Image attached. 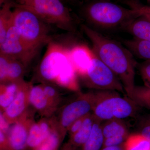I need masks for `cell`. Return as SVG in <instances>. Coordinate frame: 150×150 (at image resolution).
Segmentation results:
<instances>
[{
  "label": "cell",
  "mask_w": 150,
  "mask_h": 150,
  "mask_svg": "<svg viewBox=\"0 0 150 150\" xmlns=\"http://www.w3.org/2000/svg\"><path fill=\"white\" fill-rule=\"evenodd\" d=\"M81 79L86 87L94 90L125 91L118 76L95 54L86 74Z\"/></svg>",
  "instance_id": "cell-8"
},
{
  "label": "cell",
  "mask_w": 150,
  "mask_h": 150,
  "mask_svg": "<svg viewBox=\"0 0 150 150\" xmlns=\"http://www.w3.org/2000/svg\"><path fill=\"white\" fill-rule=\"evenodd\" d=\"M14 8L12 25L16 28L26 42L39 49L43 44L52 41L47 23L28 10L18 7Z\"/></svg>",
  "instance_id": "cell-6"
},
{
  "label": "cell",
  "mask_w": 150,
  "mask_h": 150,
  "mask_svg": "<svg viewBox=\"0 0 150 150\" xmlns=\"http://www.w3.org/2000/svg\"><path fill=\"white\" fill-rule=\"evenodd\" d=\"M124 150H150V140L139 133L129 135L123 144Z\"/></svg>",
  "instance_id": "cell-25"
},
{
  "label": "cell",
  "mask_w": 150,
  "mask_h": 150,
  "mask_svg": "<svg viewBox=\"0 0 150 150\" xmlns=\"http://www.w3.org/2000/svg\"><path fill=\"white\" fill-rule=\"evenodd\" d=\"M12 8L11 2L2 4L0 10V44L4 42L8 29L12 25Z\"/></svg>",
  "instance_id": "cell-22"
},
{
  "label": "cell",
  "mask_w": 150,
  "mask_h": 150,
  "mask_svg": "<svg viewBox=\"0 0 150 150\" xmlns=\"http://www.w3.org/2000/svg\"><path fill=\"white\" fill-rule=\"evenodd\" d=\"M137 123L138 133L150 140V113L138 117Z\"/></svg>",
  "instance_id": "cell-27"
},
{
  "label": "cell",
  "mask_w": 150,
  "mask_h": 150,
  "mask_svg": "<svg viewBox=\"0 0 150 150\" xmlns=\"http://www.w3.org/2000/svg\"><path fill=\"white\" fill-rule=\"evenodd\" d=\"M122 42L134 56L145 61H150V41L134 38L131 39L123 40Z\"/></svg>",
  "instance_id": "cell-18"
},
{
  "label": "cell",
  "mask_w": 150,
  "mask_h": 150,
  "mask_svg": "<svg viewBox=\"0 0 150 150\" xmlns=\"http://www.w3.org/2000/svg\"><path fill=\"white\" fill-rule=\"evenodd\" d=\"M138 67L145 85L150 87V61H145Z\"/></svg>",
  "instance_id": "cell-29"
},
{
  "label": "cell",
  "mask_w": 150,
  "mask_h": 150,
  "mask_svg": "<svg viewBox=\"0 0 150 150\" xmlns=\"http://www.w3.org/2000/svg\"><path fill=\"white\" fill-rule=\"evenodd\" d=\"M123 144L120 146H115L105 147L102 148L100 150H124Z\"/></svg>",
  "instance_id": "cell-34"
},
{
  "label": "cell",
  "mask_w": 150,
  "mask_h": 150,
  "mask_svg": "<svg viewBox=\"0 0 150 150\" xmlns=\"http://www.w3.org/2000/svg\"><path fill=\"white\" fill-rule=\"evenodd\" d=\"M13 1V0H1V5L6 2H11Z\"/></svg>",
  "instance_id": "cell-35"
},
{
  "label": "cell",
  "mask_w": 150,
  "mask_h": 150,
  "mask_svg": "<svg viewBox=\"0 0 150 150\" xmlns=\"http://www.w3.org/2000/svg\"><path fill=\"white\" fill-rule=\"evenodd\" d=\"M54 115L49 118L42 117L35 121L30 129L28 147L29 150H34L48 137L56 125Z\"/></svg>",
  "instance_id": "cell-12"
},
{
  "label": "cell",
  "mask_w": 150,
  "mask_h": 150,
  "mask_svg": "<svg viewBox=\"0 0 150 150\" xmlns=\"http://www.w3.org/2000/svg\"><path fill=\"white\" fill-rule=\"evenodd\" d=\"M122 119H113L102 123V130L104 139L118 136H129V129Z\"/></svg>",
  "instance_id": "cell-19"
},
{
  "label": "cell",
  "mask_w": 150,
  "mask_h": 150,
  "mask_svg": "<svg viewBox=\"0 0 150 150\" xmlns=\"http://www.w3.org/2000/svg\"><path fill=\"white\" fill-rule=\"evenodd\" d=\"M68 1H75L76 0H67Z\"/></svg>",
  "instance_id": "cell-37"
},
{
  "label": "cell",
  "mask_w": 150,
  "mask_h": 150,
  "mask_svg": "<svg viewBox=\"0 0 150 150\" xmlns=\"http://www.w3.org/2000/svg\"><path fill=\"white\" fill-rule=\"evenodd\" d=\"M71 61L78 76L81 78L86 74L94 54L83 44H77L69 48Z\"/></svg>",
  "instance_id": "cell-15"
},
{
  "label": "cell",
  "mask_w": 150,
  "mask_h": 150,
  "mask_svg": "<svg viewBox=\"0 0 150 150\" xmlns=\"http://www.w3.org/2000/svg\"><path fill=\"white\" fill-rule=\"evenodd\" d=\"M95 121L96 118L92 112L87 115L81 129L70 136L68 142L76 147L81 148L89 138Z\"/></svg>",
  "instance_id": "cell-16"
},
{
  "label": "cell",
  "mask_w": 150,
  "mask_h": 150,
  "mask_svg": "<svg viewBox=\"0 0 150 150\" xmlns=\"http://www.w3.org/2000/svg\"><path fill=\"white\" fill-rule=\"evenodd\" d=\"M131 8H125L107 0L89 3L83 9L86 20L95 28L104 30L123 28L142 14L137 3L129 2Z\"/></svg>",
  "instance_id": "cell-3"
},
{
  "label": "cell",
  "mask_w": 150,
  "mask_h": 150,
  "mask_svg": "<svg viewBox=\"0 0 150 150\" xmlns=\"http://www.w3.org/2000/svg\"><path fill=\"white\" fill-rule=\"evenodd\" d=\"M30 101L31 107L41 118L51 117L57 111L44 92L41 84L32 86L30 95Z\"/></svg>",
  "instance_id": "cell-14"
},
{
  "label": "cell",
  "mask_w": 150,
  "mask_h": 150,
  "mask_svg": "<svg viewBox=\"0 0 150 150\" xmlns=\"http://www.w3.org/2000/svg\"><path fill=\"white\" fill-rule=\"evenodd\" d=\"M12 6L30 11L47 24L67 31L75 30L74 19L61 0H16L12 2Z\"/></svg>",
  "instance_id": "cell-5"
},
{
  "label": "cell",
  "mask_w": 150,
  "mask_h": 150,
  "mask_svg": "<svg viewBox=\"0 0 150 150\" xmlns=\"http://www.w3.org/2000/svg\"><path fill=\"white\" fill-rule=\"evenodd\" d=\"M38 66L37 77L41 83L56 84L76 91L79 89L77 74L74 67L69 48L52 41Z\"/></svg>",
  "instance_id": "cell-2"
},
{
  "label": "cell",
  "mask_w": 150,
  "mask_h": 150,
  "mask_svg": "<svg viewBox=\"0 0 150 150\" xmlns=\"http://www.w3.org/2000/svg\"><path fill=\"white\" fill-rule=\"evenodd\" d=\"M66 136L57 127L56 121V125L48 137L34 150H59Z\"/></svg>",
  "instance_id": "cell-23"
},
{
  "label": "cell",
  "mask_w": 150,
  "mask_h": 150,
  "mask_svg": "<svg viewBox=\"0 0 150 150\" xmlns=\"http://www.w3.org/2000/svg\"><path fill=\"white\" fill-rule=\"evenodd\" d=\"M24 81L0 84V112H4L13 101Z\"/></svg>",
  "instance_id": "cell-17"
},
{
  "label": "cell",
  "mask_w": 150,
  "mask_h": 150,
  "mask_svg": "<svg viewBox=\"0 0 150 150\" xmlns=\"http://www.w3.org/2000/svg\"><path fill=\"white\" fill-rule=\"evenodd\" d=\"M38 50L26 42L13 25L8 29L4 42L0 44V54L18 60L26 67L35 57Z\"/></svg>",
  "instance_id": "cell-9"
},
{
  "label": "cell",
  "mask_w": 150,
  "mask_h": 150,
  "mask_svg": "<svg viewBox=\"0 0 150 150\" xmlns=\"http://www.w3.org/2000/svg\"><path fill=\"white\" fill-rule=\"evenodd\" d=\"M137 5L142 11V14L129 22L124 29L135 38L150 41V6L141 5L138 3Z\"/></svg>",
  "instance_id": "cell-13"
},
{
  "label": "cell",
  "mask_w": 150,
  "mask_h": 150,
  "mask_svg": "<svg viewBox=\"0 0 150 150\" xmlns=\"http://www.w3.org/2000/svg\"><path fill=\"white\" fill-rule=\"evenodd\" d=\"M36 112L31 107L26 115L11 125L8 136L11 150H29L28 139L30 127L35 121Z\"/></svg>",
  "instance_id": "cell-10"
},
{
  "label": "cell",
  "mask_w": 150,
  "mask_h": 150,
  "mask_svg": "<svg viewBox=\"0 0 150 150\" xmlns=\"http://www.w3.org/2000/svg\"><path fill=\"white\" fill-rule=\"evenodd\" d=\"M129 137V136H128ZM127 136H118L109 137L104 139L103 148L105 147L115 146L123 144L127 139Z\"/></svg>",
  "instance_id": "cell-30"
},
{
  "label": "cell",
  "mask_w": 150,
  "mask_h": 150,
  "mask_svg": "<svg viewBox=\"0 0 150 150\" xmlns=\"http://www.w3.org/2000/svg\"><path fill=\"white\" fill-rule=\"evenodd\" d=\"M79 148H77L70 144L69 142H67L63 145L61 150H79Z\"/></svg>",
  "instance_id": "cell-33"
},
{
  "label": "cell",
  "mask_w": 150,
  "mask_h": 150,
  "mask_svg": "<svg viewBox=\"0 0 150 150\" xmlns=\"http://www.w3.org/2000/svg\"><path fill=\"white\" fill-rule=\"evenodd\" d=\"M33 85L31 82L24 80L13 101L4 112H1L10 125L21 119L31 108L30 95Z\"/></svg>",
  "instance_id": "cell-11"
},
{
  "label": "cell",
  "mask_w": 150,
  "mask_h": 150,
  "mask_svg": "<svg viewBox=\"0 0 150 150\" xmlns=\"http://www.w3.org/2000/svg\"><path fill=\"white\" fill-rule=\"evenodd\" d=\"M102 122L96 119L91 134L86 142L79 150H100L103 146L104 138L102 130Z\"/></svg>",
  "instance_id": "cell-20"
},
{
  "label": "cell",
  "mask_w": 150,
  "mask_h": 150,
  "mask_svg": "<svg viewBox=\"0 0 150 150\" xmlns=\"http://www.w3.org/2000/svg\"><path fill=\"white\" fill-rule=\"evenodd\" d=\"M11 58L0 54V84L6 83L8 68Z\"/></svg>",
  "instance_id": "cell-28"
},
{
  "label": "cell",
  "mask_w": 150,
  "mask_h": 150,
  "mask_svg": "<svg viewBox=\"0 0 150 150\" xmlns=\"http://www.w3.org/2000/svg\"><path fill=\"white\" fill-rule=\"evenodd\" d=\"M82 29L91 41L94 54L117 75L126 94L135 87V69L137 63L134 55L121 43L102 35L86 25Z\"/></svg>",
  "instance_id": "cell-1"
},
{
  "label": "cell",
  "mask_w": 150,
  "mask_h": 150,
  "mask_svg": "<svg viewBox=\"0 0 150 150\" xmlns=\"http://www.w3.org/2000/svg\"><path fill=\"white\" fill-rule=\"evenodd\" d=\"M146 1L150 4V0H146Z\"/></svg>",
  "instance_id": "cell-36"
},
{
  "label": "cell",
  "mask_w": 150,
  "mask_h": 150,
  "mask_svg": "<svg viewBox=\"0 0 150 150\" xmlns=\"http://www.w3.org/2000/svg\"><path fill=\"white\" fill-rule=\"evenodd\" d=\"M0 150H11L8 134L0 131Z\"/></svg>",
  "instance_id": "cell-32"
},
{
  "label": "cell",
  "mask_w": 150,
  "mask_h": 150,
  "mask_svg": "<svg viewBox=\"0 0 150 150\" xmlns=\"http://www.w3.org/2000/svg\"><path fill=\"white\" fill-rule=\"evenodd\" d=\"M126 95L140 107L150 110V87L135 86L134 89Z\"/></svg>",
  "instance_id": "cell-21"
},
{
  "label": "cell",
  "mask_w": 150,
  "mask_h": 150,
  "mask_svg": "<svg viewBox=\"0 0 150 150\" xmlns=\"http://www.w3.org/2000/svg\"><path fill=\"white\" fill-rule=\"evenodd\" d=\"M93 109L95 118L103 122L137 116L140 108L128 97H123L114 91L96 90Z\"/></svg>",
  "instance_id": "cell-4"
},
{
  "label": "cell",
  "mask_w": 150,
  "mask_h": 150,
  "mask_svg": "<svg viewBox=\"0 0 150 150\" xmlns=\"http://www.w3.org/2000/svg\"><path fill=\"white\" fill-rule=\"evenodd\" d=\"M95 98V91L81 93L59 108L56 112L58 114L54 116L61 132L67 135L69 127L74 121L91 113Z\"/></svg>",
  "instance_id": "cell-7"
},
{
  "label": "cell",
  "mask_w": 150,
  "mask_h": 150,
  "mask_svg": "<svg viewBox=\"0 0 150 150\" xmlns=\"http://www.w3.org/2000/svg\"><path fill=\"white\" fill-rule=\"evenodd\" d=\"M44 92L54 107L58 110L62 103V97L55 85L47 83H41Z\"/></svg>",
  "instance_id": "cell-26"
},
{
  "label": "cell",
  "mask_w": 150,
  "mask_h": 150,
  "mask_svg": "<svg viewBox=\"0 0 150 150\" xmlns=\"http://www.w3.org/2000/svg\"><path fill=\"white\" fill-rule=\"evenodd\" d=\"M25 68L22 62L11 58L8 68L6 83L23 80Z\"/></svg>",
  "instance_id": "cell-24"
},
{
  "label": "cell",
  "mask_w": 150,
  "mask_h": 150,
  "mask_svg": "<svg viewBox=\"0 0 150 150\" xmlns=\"http://www.w3.org/2000/svg\"><path fill=\"white\" fill-rule=\"evenodd\" d=\"M86 116L79 118L77 120L74 121L71 124V126L69 127L68 131H67V133L69 134L70 137L72 136L75 133H76L81 129V127L82 126L83 123Z\"/></svg>",
  "instance_id": "cell-31"
}]
</instances>
